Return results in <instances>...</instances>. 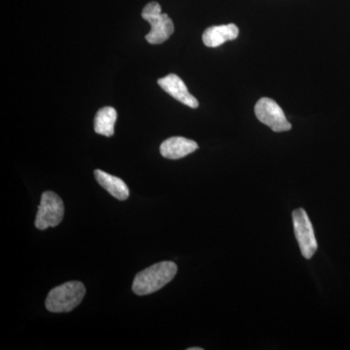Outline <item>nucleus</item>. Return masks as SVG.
I'll use <instances>...</instances> for the list:
<instances>
[{"label": "nucleus", "mask_w": 350, "mask_h": 350, "mask_svg": "<svg viewBox=\"0 0 350 350\" xmlns=\"http://www.w3.org/2000/svg\"><path fill=\"white\" fill-rule=\"evenodd\" d=\"M239 33V27L234 24L213 25L204 31L202 41L206 47L216 48L238 38Z\"/></svg>", "instance_id": "1a4fd4ad"}, {"label": "nucleus", "mask_w": 350, "mask_h": 350, "mask_svg": "<svg viewBox=\"0 0 350 350\" xmlns=\"http://www.w3.org/2000/svg\"><path fill=\"white\" fill-rule=\"evenodd\" d=\"M294 232L301 253L306 259H310L317 252V241L312 222L305 209L298 208L292 213Z\"/></svg>", "instance_id": "39448f33"}, {"label": "nucleus", "mask_w": 350, "mask_h": 350, "mask_svg": "<svg viewBox=\"0 0 350 350\" xmlns=\"http://www.w3.org/2000/svg\"><path fill=\"white\" fill-rule=\"evenodd\" d=\"M198 148L199 145L194 140L182 137H174L163 142L160 147V152L163 158L178 160L189 154L194 153Z\"/></svg>", "instance_id": "6e6552de"}, {"label": "nucleus", "mask_w": 350, "mask_h": 350, "mask_svg": "<svg viewBox=\"0 0 350 350\" xmlns=\"http://www.w3.org/2000/svg\"><path fill=\"white\" fill-rule=\"evenodd\" d=\"M176 273L177 266L174 262L165 261L153 265L135 275L133 283V293L139 296L155 293L172 282Z\"/></svg>", "instance_id": "f257e3e1"}, {"label": "nucleus", "mask_w": 350, "mask_h": 350, "mask_svg": "<svg viewBox=\"0 0 350 350\" xmlns=\"http://www.w3.org/2000/svg\"><path fill=\"white\" fill-rule=\"evenodd\" d=\"M117 120L116 110L113 107H103L98 110L94 117V131L98 135L110 137L114 135L115 122Z\"/></svg>", "instance_id": "9b49d317"}, {"label": "nucleus", "mask_w": 350, "mask_h": 350, "mask_svg": "<svg viewBox=\"0 0 350 350\" xmlns=\"http://www.w3.org/2000/svg\"><path fill=\"white\" fill-rule=\"evenodd\" d=\"M188 350H202L200 347H191V349H188Z\"/></svg>", "instance_id": "f8f14e48"}, {"label": "nucleus", "mask_w": 350, "mask_h": 350, "mask_svg": "<svg viewBox=\"0 0 350 350\" xmlns=\"http://www.w3.org/2000/svg\"><path fill=\"white\" fill-rule=\"evenodd\" d=\"M142 16L151 25L150 32L145 36L147 42L158 45L167 41L174 33V22L167 14L162 13V7L158 2H149L142 10Z\"/></svg>", "instance_id": "7ed1b4c3"}, {"label": "nucleus", "mask_w": 350, "mask_h": 350, "mask_svg": "<svg viewBox=\"0 0 350 350\" xmlns=\"http://www.w3.org/2000/svg\"><path fill=\"white\" fill-rule=\"evenodd\" d=\"M159 86L175 100L191 108L199 107V101L189 93L185 83L176 75H169L158 80Z\"/></svg>", "instance_id": "0eeeda50"}, {"label": "nucleus", "mask_w": 350, "mask_h": 350, "mask_svg": "<svg viewBox=\"0 0 350 350\" xmlns=\"http://www.w3.org/2000/svg\"><path fill=\"white\" fill-rule=\"evenodd\" d=\"M64 215V204L61 198L52 191L44 192L38 206L36 227L42 231L48 228L56 227L61 224Z\"/></svg>", "instance_id": "20e7f679"}, {"label": "nucleus", "mask_w": 350, "mask_h": 350, "mask_svg": "<svg viewBox=\"0 0 350 350\" xmlns=\"http://www.w3.org/2000/svg\"><path fill=\"white\" fill-rule=\"evenodd\" d=\"M86 288L80 282H69L51 290L46 308L51 312H69L81 304Z\"/></svg>", "instance_id": "f03ea898"}, {"label": "nucleus", "mask_w": 350, "mask_h": 350, "mask_svg": "<svg viewBox=\"0 0 350 350\" xmlns=\"http://www.w3.org/2000/svg\"><path fill=\"white\" fill-rule=\"evenodd\" d=\"M94 177L101 187L105 188L115 199L126 200L130 197V190H129L128 186L119 177L107 174L100 170H94Z\"/></svg>", "instance_id": "9d476101"}, {"label": "nucleus", "mask_w": 350, "mask_h": 350, "mask_svg": "<svg viewBox=\"0 0 350 350\" xmlns=\"http://www.w3.org/2000/svg\"><path fill=\"white\" fill-rule=\"evenodd\" d=\"M255 115L261 123L275 133L291 130V124L287 121L282 107L271 98H262L258 100L255 105Z\"/></svg>", "instance_id": "423d86ee"}]
</instances>
